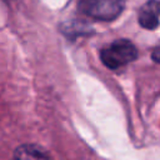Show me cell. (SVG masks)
<instances>
[{
  "label": "cell",
  "mask_w": 160,
  "mask_h": 160,
  "mask_svg": "<svg viewBox=\"0 0 160 160\" xmlns=\"http://www.w3.org/2000/svg\"><path fill=\"white\" fill-rule=\"evenodd\" d=\"M138 58V50L135 45L126 39H119L104 48L100 51V59L102 64L111 69H120Z\"/></svg>",
  "instance_id": "1"
},
{
  "label": "cell",
  "mask_w": 160,
  "mask_h": 160,
  "mask_svg": "<svg viewBox=\"0 0 160 160\" xmlns=\"http://www.w3.org/2000/svg\"><path fill=\"white\" fill-rule=\"evenodd\" d=\"M125 0H80L78 9L81 14L99 21H112L124 10Z\"/></svg>",
  "instance_id": "2"
},
{
  "label": "cell",
  "mask_w": 160,
  "mask_h": 160,
  "mask_svg": "<svg viewBox=\"0 0 160 160\" xmlns=\"http://www.w3.org/2000/svg\"><path fill=\"white\" fill-rule=\"evenodd\" d=\"M138 21L144 29H156L159 25V1L149 0L145 2L139 11Z\"/></svg>",
  "instance_id": "3"
},
{
  "label": "cell",
  "mask_w": 160,
  "mask_h": 160,
  "mask_svg": "<svg viewBox=\"0 0 160 160\" xmlns=\"http://www.w3.org/2000/svg\"><path fill=\"white\" fill-rule=\"evenodd\" d=\"M12 160H51V156L40 145L24 144L14 151Z\"/></svg>",
  "instance_id": "4"
},
{
  "label": "cell",
  "mask_w": 160,
  "mask_h": 160,
  "mask_svg": "<svg viewBox=\"0 0 160 160\" xmlns=\"http://www.w3.org/2000/svg\"><path fill=\"white\" fill-rule=\"evenodd\" d=\"M152 58H154V61L159 62V48H155V49H154V52H152Z\"/></svg>",
  "instance_id": "5"
}]
</instances>
